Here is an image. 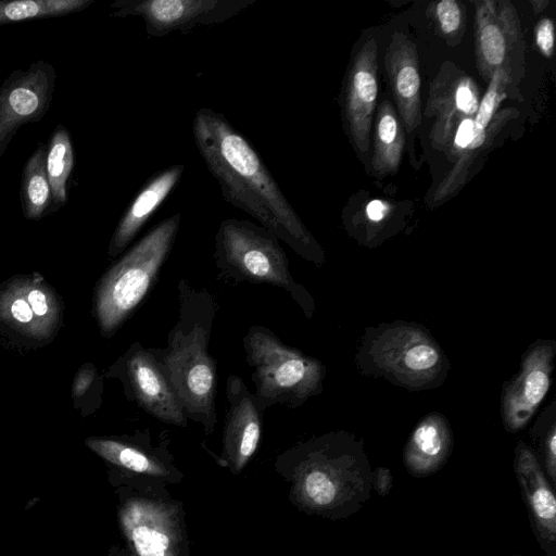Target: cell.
Instances as JSON below:
<instances>
[{"instance_id":"cell-1","label":"cell","mask_w":556,"mask_h":556,"mask_svg":"<svg viewBox=\"0 0 556 556\" xmlns=\"http://www.w3.org/2000/svg\"><path fill=\"white\" fill-rule=\"evenodd\" d=\"M195 147L224 200L248 213L299 256L323 266L325 252L283 194L258 153L223 113L197 111Z\"/></svg>"},{"instance_id":"cell-2","label":"cell","mask_w":556,"mask_h":556,"mask_svg":"<svg viewBox=\"0 0 556 556\" xmlns=\"http://www.w3.org/2000/svg\"><path fill=\"white\" fill-rule=\"evenodd\" d=\"M275 468L299 510L330 520L357 514L372 490L363 440L343 430L294 444L277 456Z\"/></svg>"},{"instance_id":"cell-3","label":"cell","mask_w":556,"mask_h":556,"mask_svg":"<svg viewBox=\"0 0 556 556\" xmlns=\"http://www.w3.org/2000/svg\"><path fill=\"white\" fill-rule=\"evenodd\" d=\"M178 319L167 334L166 346L155 349L188 420L199 422L206 434L215 430L216 362L208 354L213 323L218 309L214 296L178 281Z\"/></svg>"},{"instance_id":"cell-4","label":"cell","mask_w":556,"mask_h":556,"mask_svg":"<svg viewBox=\"0 0 556 556\" xmlns=\"http://www.w3.org/2000/svg\"><path fill=\"white\" fill-rule=\"evenodd\" d=\"M180 219V213H175L161 220L126 250L98 281L93 314L103 337H112L152 290L173 249Z\"/></svg>"},{"instance_id":"cell-5","label":"cell","mask_w":556,"mask_h":556,"mask_svg":"<svg viewBox=\"0 0 556 556\" xmlns=\"http://www.w3.org/2000/svg\"><path fill=\"white\" fill-rule=\"evenodd\" d=\"M356 364L362 374L409 391L440 387L450 369L444 351L422 326L400 320L367 328Z\"/></svg>"},{"instance_id":"cell-6","label":"cell","mask_w":556,"mask_h":556,"mask_svg":"<svg viewBox=\"0 0 556 556\" xmlns=\"http://www.w3.org/2000/svg\"><path fill=\"white\" fill-rule=\"evenodd\" d=\"M279 241L268 229L250 220H222L214 239V260L219 276L238 283L269 285L283 289L311 318L315 312L314 299L293 278Z\"/></svg>"},{"instance_id":"cell-7","label":"cell","mask_w":556,"mask_h":556,"mask_svg":"<svg viewBox=\"0 0 556 556\" xmlns=\"http://www.w3.org/2000/svg\"><path fill=\"white\" fill-rule=\"evenodd\" d=\"M242 344L263 413L277 404L296 408L321 393L326 376L323 363L286 344L269 328L251 326Z\"/></svg>"},{"instance_id":"cell-8","label":"cell","mask_w":556,"mask_h":556,"mask_svg":"<svg viewBox=\"0 0 556 556\" xmlns=\"http://www.w3.org/2000/svg\"><path fill=\"white\" fill-rule=\"evenodd\" d=\"M121 381L126 397L157 420L187 427L188 418L155 349L134 342L109 368Z\"/></svg>"},{"instance_id":"cell-9","label":"cell","mask_w":556,"mask_h":556,"mask_svg":"<svg viewBox=\"0 0 556 556\" xmlns=\"http://www.w3.org/2000/svg\"><path fill=\"white\" fill-rule=\"evenodd\" d=\"M257 0H116L112 17H140L148 37L188 33L199 26L224 23Z\"/></svg>"},{"instance_id":"cell-10","label":"cell","mask_w":556,"mask_h":556,"mask_svg":"<svg viewBox=\"0 0 556 556\" xmlns=\"http://www.w3.org/2000/svg\"><path fill=\"white\" fill-rule=\"evenodd\" d=\"M63 305L38 273L17 275L0 288V324L36 341L52 339L61 328Z\"/></svg>"},{"instance_id":"cell-11","label":"cell","mask_w":556,"mask_h":556,"mask_svg":"<svg viewBox=\"0 0 556 556\" xmlns=\"http://www.w3.org/2000/svg\"><path fill=\"white\" fill-rule=\"evenodd\" d=\"M119 526L132 556H181V509L175 502L128 498L118 511Z\"/></svg>"},{"instance_id":"cell-12","label":"cell","mask_w":556,"mask_h":556,"mask_svg":"<svg viewBox=\"0 0 556 556\" xmlns=\"http://www.w3.org/2000/svg\"><path fill=\"white\" fill-rule=\"evenodd\" d=\"M56 73L47 61H34L14 70L0 86V159L12 138L29 123H37L49 111L55 90Z\"/></svg>"},{"instance_id":"cell-13","label":"cell","mask_w":556,"mask_h":556,"mask_svg":"<svg viewBox=\"0 0 556 556\" xmlns=\"http://www.w3.org/2000/svg\"><path fill=\"white\" fill-rule=\"evenodd\" d=\"M556 342L536 340L525 352L519 371L503 384L501 415L506 431L518 432L533 417L552 381Z\"/></svg>"},{"instance_id":"cell-14","label":"cell","mask_w":556,"mask_h":556,"mask_svg":"<svg viewBox=\"0 0 556 556\" xmlns=\"http://www.w3.org/2000/svg\"><path fill=\"white\" fill-rule=\"evenodd\" d=\"M226 399L220 460L232 473L239 475L257 451L263 428V412L254 393L239 376H228Z\"/></svg>"},{"instance_id":"cell-15","label":"cell","mask_w":556,"mask_h":556,"mask_svg":"<svg viewBox=\"0 0 556 556\" xmlns=\"http://www.w3.org/2000/svg\"><path fill=\"white\" fill-rule=\"evenodd\" d=\"M514 471L520 486L533 533L546 556H556V500L542 465L526 442L515 448Z\"/></svg>"},{"instance_id":"cell-16","label":"cell","mask_w":556,"mask_h":556,"mask_svg":"<svg viewBox=\"0 0 556 556\" xmlns=\"http://www.w3.org/2000/svg\"><path fill=\"white\" fill-rule=\"evenodd\" d=\"M377 54L375 38L365 41L354 58L346 80L344 119L349 136L361 153H366L370 143L378 94Z\"/></svg>"},{"instance_id":"cell-17","label":"cell","mask_w":556,"mask_h":556,"mask_svg":"<svg viewBox=\"0 0 556 556\" xmlns=\"http://www.w3.org/2000/svg\"><path fill=\"white\" fill-rule=\"evenodd\" d=\"M184 170V164H175L156 172L144 181L113 231L108 249L110 257H117L126 251L142 227L173 192Z\"/></svg>"},{"instance_id":"cell-18","label":"cell","mask_w":556,"mask_h":556,"mask_svg":"<svg viewBox=\"0 0 556 556\" xmlns=\"http://www.w3.org/2000/svg\"><path fill=\"white\" fill-rule=\"evenodd\" d=\"M386 70L397 105L401 124L410 132L421 122L420 76L416 46L395 31L384 56Z\"/></svg>"},{"instance_id":"cell-19","label":"cell","mask_w":556,"mask_h":556,"mask_svg":"<svg viewBox=\"0 0 556 556\" xmlns=\"http://www.w3.org/2000/svg\"><path fill=\"white\" fill-rule=\"evenodd\" d=\"M476 47L477 66L484 79H491L493 73L503 66L507 45L519 34L518 20L514 7L497 8L492 0L476 1Z\"/></svg>"},{"instance_id":"cell-20","label":"cell","mask_w":556,"mask_h":556,"mask_svg":"<svg viewBox=\"0 0 556 556\" xmlns=\"http://www.w3.org/2000/svg\"><path fill=\"white\" fill-rule=\"evenodd\" d=\"M85 444L109 464L135 475L168 479L175 471L169 458L151 446L144 433L139 438L89 437Z\"/></svg>"},{"instance_id":"cell-21","label":"cell","mask_w":556,"mask_h":556,"mask_svg":"<svg viewBox=\"0 0 556 556\" xmlns=\"http://www.w3.org/2000/svg\"><path fill=\"white\" fill-rule=\"evenodd\" d=\"M453 450V432L440 413L425 416L415 427L403 451V462L414 477H427L440 470Z\"/></svg>"},{"instance_id":"cell-22","label":"cell","mask_w":556,"mask_h":556,"mask_svg":"<svg viewBox=\"0 0 556 556\" xmlns=\"http://www.w3.org/2000/svg\"><path fill=\"white\" fill-rule=\"evenodd\" d=\"M509 74L507 68L504 66L497 68L489 83L488 90L483 96L482 100L479 102V106L477 113L473 117L475 123V131L473 139L468 148L465 155L458 161L454 169L450 173V175L443 180L442 185L437 190L435 199L439 200L444 198L452 191H454L459 184L464 180L466 175V168L469 165V157L472 155L475 151L480 148L485 139H486V130L492 121V117L505 98V88L508 84Z\"/></svg>"},{"instance_id":"cell-23","label":"cell","mask_w":556,"mask_h":556,"mask_svg":"<svg viewBox=\"0 0 556 556\" xmlns=\"http://www.w3.org/2000/svg\"><path fill=\"white\" fill-rule=\"evenodd\" d=\"M404 149V131L393 105L384 100L377 110L371 166L375 175L386 177L397 172Z\"/></svg>"},{"instance_id":"cell-24","label":"cell","mask_w":556,"mask_h":556,"mask_svg":"<svg viewBox=\"0 0 556 556\" xmlns=\"http://www.w3.org/2000/svg\"><path fill=\"white\" fill-rule=\"evenodd\" d=\"M47 146L39 143L26 161L21 179V201L26 219L38 220L52 205V189L46 168Z\"/></svg>"},{"instance_id":"cell-25","label":"cell","mask_w":556,"mask_h":556,"mask_svg":"<svg viewBox=\"0 0 556 556\" xmlns=\"http://www.w3.org/2000/svg\"><path fill=\"white\" fill-rule=\"evenodd\" d=\"M74 167V150L67 128L59 124L49 138L46 168L52 189V204L58 208L67 201V182Z\"/></svg>"},{"instance_id":"cell-26","label":"cell","mask_w":556,"mask_h":556,"mask_svg":"<svg viewBox=\"0 0 556 556\" xmlns=\"http://www.w3.org/2000/svg\"><path fill=\"white\" fill-rule=\"evenodd\" d=\"M94 0H0V26L64 16L89 8Z\"/></svg>"},{"instance_id":"cell-27","label":"cell","mask_w":556,"mask_h":556,"mask_svg":"<svg viewBox=\"0 0 556 556\" xmlns=\"http://www.w3.org/2000/svg\"><path fill=\"white\" fill-rule=\"evenodd\" d=\"M536 456L554 488L556 485V405L552 402L538 417L531 430Z\"/></svg>"},{"instance_id":"cell-28","label":"cell","mask_w":556,"mask_h":556,"mask_svg":"<svg viewBox=\"0 0 556 556\" xmlns=\"http://www.w3.org/2000/svg\"><path fill=\"white\" fill-rule=\"evenodd\" d=\"M453 96L448 98L446 108L458 115L475 117L479 106V90L471 77H460L452 88Z\"/></svg>"},{"instance_id":"cell-29","label":"cell","mask_w":556,"mask_h":556,"mask_svg":"<svg viewBox=\"0 0 556 556\" xmlns=\"http://www.w3.org/2000/svg\"><path fill=\"white\" fill-rule=\"evenodd\" d=\"M435 16L444 35L455 34L463 22L460 3L455 0H442L435 3Z\"/></svg>"},{"instance_id":"cell-30","label":"cell","mask_w":556,"mask_h":556,"mask_svg":"<svg viewBox=\"0 0 556 556\" xmlns=\"http://www.w3.org/2000/svg\"><path fill=\"white\" fill-rule=\"evenodd\" d=\"M92 389H102V382L97 368L92 364H85L74 378L72 395L75 403L77 404L85 399Z\"/></svg>"},{"instance_id":"cell-31","label":"cell","mask_w":556,"mask_h":556,"mask_svg":"<svg viewBox=\"0 0 556 556\" xmlns=\"http://www.w3.org/2000/svg\"><path fill=\"white\" fill-rule=\"evenodd\" d=\"M473 131V117H465L459 122L453 139L452 152L454 155H465V153L467 152L468 148L472 142Z\"/></svg>"},{"instance_id":"cell-32","label":"cell","mask_w":556,"mask_h":556,"mask_svg":"<svg viewBox=\"0 0 556 556\" xmlns=\"http://www.w3.org/2000/svg\"><path fill=\"white\" fill-rule=\"evenodd\" d=\"M554 23L551 18H542L535 27V43L541 53L549 59L554 52Z\"/></svg>"},{"instance_id":"cell-33","label":"cell","mask_w":556,"mask_h":556,"mask_svg":"<svg viewBox=\"0 0 556 556\" xmlns=\"http://www.w3.org/2000/svg\"><path fill=\"white\" fill-rule=\"evenodd\" d=\"M393 478L389 468L379 466L372 470L371 485L376 493L386 496L392 489Z\"/></svg>"},{"instance_id":"cell-34","label":"cell","mask_w":556,"mask_h":556,"mask_svg":"<svg viewBox=\"0 0 556 556\" xmlns=\"http://www.w3.org/2000/svg\"><path fill=\"white\" fill-rule=\"evenodd\" d=\"M389 211L388 204L380 200H372L366 206V216L371 223H380Z\"/></svg>"},{"instance_id":"cell-35","label":"cell","mask_w":556,"mask_h":556,"mask_svg":"<svg viewBox=\"0 0 556 556\" xmlns=\"http://www.w3.org/2000/svg\"><path fill=\"white\" fill-rule=\"evenodd\" d=\"M530 3L532 5L533 12L535 14H539V13H541L545 9V7L548 4V1H542V0L534 1V0H531Z\"/></svg>"}]
</instances>
